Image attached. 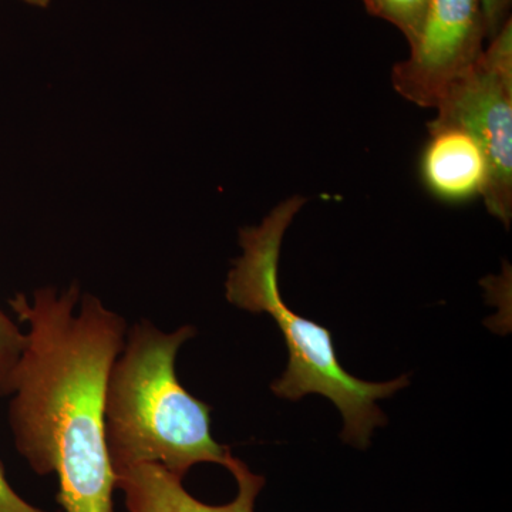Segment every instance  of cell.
Instances as JSON below:
<instances>
[{
    "label": "cell",
    "instance_id": "6da1fadb",
    "mask_svg": "<svg viewBox=\"0 0 512 512\" xmlns=\"http://www.w3.org/2000/svg\"><path fill=\"white\" fill-rule=\"evenodd\" d=\"M10 308L26 345L0 396H9L16 450L39 476L59 478L64 512H113L116 476L106 446V389L127 323L72 284L42 288Z\"/></svg>",
    "mask_w": 512,
    "mask_h": 512
},
{
    "label": "cell",
    "instance_id": "7a4b0ae2",
    "mask_svg": "<svg viewBox=\"0 0 512 512\" xmlns=\"http://www.w3.org/2000/svg\"><path fill=\"white\" fill-rule=\"evenodd\" d=\"M195 336L191 326L165 333L143 320L127 330L123 352L106 389V446L113 471L160 464L184 478L195 464L231 470L238 458L212 439L211 409L178 382V350Z\"/></svg>",
    "mask_w": 512,
    "mask_h": 512
},
{
    "label": "cell",
    "instance_id": "3957f363",
    "mask_svg": "<svg viewBox=\"0 0 512 512\" xmlns=\"http://www.w3.org/2000/svg\"><path fill=\"white\" fill-rule=\"evenodd\" d=\"M305 204L306 198L293 195L276 205L258 227L239 231L244 252L229 272L225 291L237 308L271 315L284 335L289 363L284 376L272 384L276 396L299 400L306 394H322L342 413L345 443L366 448L375 427L386 423L377 400L393 396L409 379L400 376L392 382L369 383L349 375L338 362L329 330L296 315L282 299L278 281L282 241Z\"/></svg>",
    "mask_w": 512,
    "mask_h": 512
},
{
    "label": "cell",
    "instance_id": "277c9868",
    "mask_svg": "<svg viewBox=\"0 0 512 512\" xmlns=\"http://www.w3.org/2000/svg\"><path fill=\"white\" fill-rule=\"evenodd\" d=\"M436 109L439 113L431 123L464 128L480 143L490 173L485 207L508 227L512 217L511 19Z\"/></svg>",
    "mask_w": 512,
    "mask_h": 512
},
{
    "label": "cell",
    "instance_id": "5b68a950",
    "mask_svg": "<svg viewBox=\"0 0 512 512\" xmlns=\"http://www.w3.org/2000/svg\"><path fill=\"white\" fill-rule=\"evenodd\" d=\"M481 0H431L410 56L394 64V90L420 107L436 109L470 72L484 50Z\"/></svg>",
    "mask_w": 512,
    "mask_h": 512
},
{
    "label": "cell",
    "instance_id": "8992f818",
    "mask_svg": "<svg viewBox=\"0 0 512 512\" xmlns=\"http://www.w3.org/2000/svg\"><path fill=\"white\" fill-rule=\"evenodd\" d=\"M229 471L237 480L238 494L232 503L220 507L195 500L185 491L183 478L160 464L121 468L114 471V476L130 512H255L256 498L264 488L265 478L252 473L241 460Z\"/></svg>",
    "mask_w": 512,
    "mask_h": 512
},
{
    "label": "cell",
    "instance_id": "52a82bcc",
    "mask_svg": "<svg viewBox=\"0 0 512 512\" xmlns=\"http://www.w3.org/2000/svg\"><path fill=\"white\" fill-rule=\"evenodd\" d=\"M429 140L420 157V177L426 190L447 204L484 197L488 163L480 143L464 128L427 123Z\"/></svg>",
    "mask_w": 512,
    "mask_h": 512
},
{
    "label": "cell",
    "instance_id": "ba28073f",
    "mask_svg": "<svg viewBox=\"0 0 512 512\" xmlns=\"http://www.w3.org/2000/svg\"><path fill=\"white\" fill-rule=\"evenodd\" d=\"M363 3L370 15L396 26L412 46L419 37L431 0H363Z\"/></svg>",
    "mask_w": 512,
    "mask_h": 512
},
{
    "label": "cell",
    "instance_id": "9c48e42d",
    "mask_svg": "<svg viewBox=\"0 0 512 512\" xmlns=\"http://www.w3.org/2000/svg\"><path fill=\"white\" fill-rule=\"evenodd\" d=\"M25 345L26 333L20 332L19 326L0 309V392L18 365Z\"/></svg>",
    "mask_w": 512,
    "mask_h": 512
},
{
    "label": "cell",
    "instance_id": "30bf717a",
    "mask_svg": "<svg viewBox=\"0 0 512 512\" xmlns=\"http://www.w3.org/2000/svg\"><path fill=\"white\" fill-rule=\"evenodd\" d=\"M512 0H481L485 26V39L491 40L510 20Z\"/></svg>",
    "mask_w": 512,
    "mask_h": 512
},
{
    "label": "cell",
    "instance_id": "8fae6325",
    "mask_svg": "<svg viewBox=\"0 0 512 512\" xmlns=\"http://www.w3.org/2000/svg\"><path fill=\"white\" fill-rule=\"evenodd\" d=\"M0 512H46L33 507L28 501L23 500L22 497L8 483L0 464Z\"/></svg>",
    "mask_w": 512,
    "mask_h": 512
},
{
    "label": "cell",
    "instance_id": "7c38bea8",
    "mask_svg": "<svg viewBox=\"0 0 512 512\" xmlns=\"http://www.w3.org/2000/svg\"><path fill=\"white\" fill-rule=\"evenodd\" d=\"M23 2L29 3V5L36 6V8H47L52 0H23Z\"/></svg>",
    "mask_w": 512,
    "mask_h": 512
}]
</instances>
